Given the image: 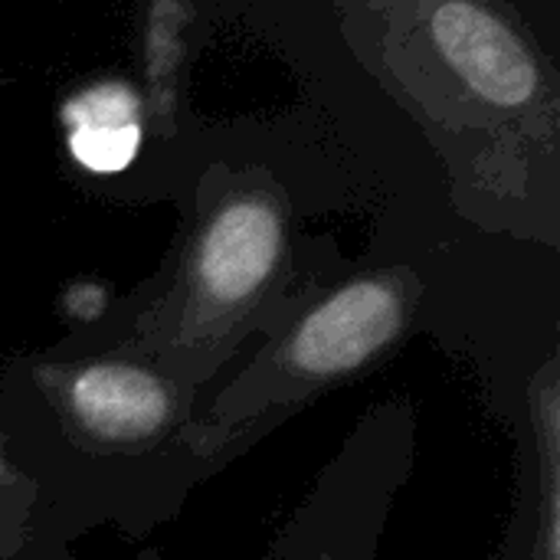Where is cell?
Returning a JSON list of instances; mask_svg holds the SVG:
<instances>
[{
	"label": "cell",
	"instance_id": "277c9868",
	"mask_svg": "<svg viewBox=\"0 0 560 560\" xmlns=\"http://www.w3.org/2000/svg\"><path fill=\"white\" fill-rule=\"evenodd\" d=\"M427 285L410 266L318 285L243 364L200 394L207 443L233 459L315 397L374 371L410 335Z\"/></svg>",
	"mask_w": 560,
	"mask_h": 560
},
{
	"label": "cell",
	"instance_id": "3957f363",
	"mask_svg": "<svg viewBox=\"0 0 560 560\" xmlns=\"http://www.w3.org/2000/svg\"><path fill=\"white\" fill-rule=\"evenodd\" d=\"M328 276L302 262L292 203L266 167L213 164L164 269L62 351H121L203 394Z\"/></svg>",
	"mask_w": 560,
	"mask_h": 560
},
{
	"label": "cell",
	"instance_id": "30bf717a",
	"mask_svg": "<svg viewBox=\"0 0 560 560\" xmlns=\"http://www.w3.org/2000/svg\"><path fill=\"white\" fill-rule=\"evenodd\" d=\"M69 541L72 538L46 512H39L23 548L13 551L7 560H75V555L69 551Z\"/></svg>",
	"mask_w": 560,
	"mask_h": 560
},
{
	"label": "cell",
	"instance_id": "8992f818",
	"mask_svg": "<svg viewBox=\"0 0 560 560\" xmlns=\"http://www.w3.org/2000/svg\"><path fill=\"white\" fill-rule=\"evenodd\" d=\"M59 121L69 158L92 174L125 171L138 158L148 131L141 95L125 79H98L75 89L62 102Z\"/></svg>",
	"mask_w": 560,
	"mask_h": 560
},
{
	"label": "cell",
	"instance_id": "6da1fadb",
	"mask_svg": "<svg viewBox=\"0 0 560 560\" xmlns=\"http://www.w3.org/2000/svg\"><path fill=\"white\" fill-rule=\"evenodd\" d=\"M358 59L433 131L463 203L532 210L558 230L560 79L509 3L404 0L341 7Z\"/></svg>",
	"mask_w": 560,
	"mask_h": 560
},
{
	"label": "cell",
	"instance_id": "52a82bcc",
	"mask_svg": "<svg viewBox=\"0 0 560 560\" xmlns=\"http://www.w3.org/2000/svg\"><path fill=\"white\" fill-rule=\"evenodd\" d=\"M200 10L180 0H158L138 10L135 26V62L138 95L144 108V128L167 141L177 131L180 85L190 59V33Z\"/></svg>",
	"mask_w": 560,
	"mask_h": 560
},
{
	"label": "cell",
	"instance_id": "9c48e42d",
	"mask_svg": "<svg viewBox=\"0 0 560 560\" xmlns=\"http://www.w3.org/2000/svg\"><path fill=\"white\" fill-rule=\"evenodd\" d=\"M39 515L36 499H0V560L23 548Z\"/></svg>",
	"mask_w": 560,
	"mask_h": 560
},
{
	"label": "cell",
	"instance_id": "5b68a950",
	"mask_svg": "<svg viewBox=\"0 0 560 560\" xmlns=\"http://www.w3.org/2000/svg\"><path fill=\"white\" fill-rule=\"evenodd\" d=\"M417 453L407 400L364 410L272 541L269 560H377L381 535Z\"/></svg>",
	"mask_w": 560,
	"mask_h": 560
},
{
	"label": "cell",
	"instance_id": "ba28073f",
	"mask_svg": "<svg viewBox=\"0 0 560 560\" xmlns=\"http://www.w3.org/2000/svg\"><path fill=\"white\" fill-rule=\"evenodd\" d=\"M522 560H560V499L555 492L535 495L528 551Z\"/></svg>",
	"mask_w": 560,
	"mask_h": 560
},
{
	"label": "cell",
	"instance_id": "7a4b0ae2",
	"mask_svg": "<svg viewBox=\"0 0 560 560\" xmlns=\"http://www.w3.org/2000/svg\"><path fill=\"white\" fill-rule=\"evenodd\" d=\"M0 450L69 538L98 525L148 535L230 463L203 436L200 394L121 351L13 358Z\"/></svg>",
	"mask_w": 560,
	"mask_h": 560
}]
</instances>
